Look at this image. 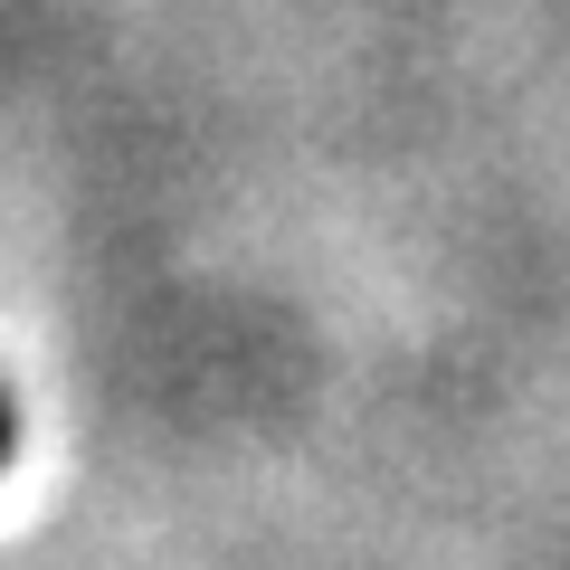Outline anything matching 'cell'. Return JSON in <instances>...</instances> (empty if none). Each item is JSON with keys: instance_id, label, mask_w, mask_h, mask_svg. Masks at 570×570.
<instances>
[{"instance_id": "1", "label": "cell", "mask_w": 570, "mask_h": 570, "mask_svg": "<svg viewBox=\"0 0 570 570\" xmlns=\"http://www.w3.org/2000/svg\"><path fill=\"white\" fill-rule=\"evenodd\" d=\"M10 438H20V419H10V390H0V466H10Z\"/></svg>"}]
</instances>
